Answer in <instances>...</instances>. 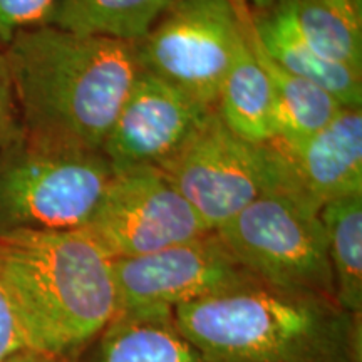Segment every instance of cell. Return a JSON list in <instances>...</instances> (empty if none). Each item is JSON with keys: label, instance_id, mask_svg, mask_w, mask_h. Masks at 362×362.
<instances>
[{"label": "cell", "instance_id": "obj_1", "mask_svg": "<svg viewBox=\"0 0 362 362\" xmlns=\"http://www.w3.org/2000/svg\"><path fill=\"white\" fill-rule=\"evenodd\" d=\"M4 52L22 133L54 146L101 153L139 72L136 44L45 25L19 33Z\"/></svg>", "mask_w": 362, "mask_h": 362}, {"label": "cell", "instance_id": "obj_2", "mask_svg": "<svg viewBox=\"0 0 362 362\" xmlns=\"http://www.w3.org/2000/svg\"><path fill=\"white\" fill-rule=\"evenodd\" d=\"M0 284L47 356L79 357L119 310L112 259L83 228L0 235Z\"/></svg>", "mask_w": 362, "mask_h": 362}, {"label": "cell", "instance_id": "obj_3", "mask_svg": "<svg viewBox=\"0 0 362 362\" xmlns=\"http://www.w3.org/2000/svg\"><path fill=\"white\" fill-rule=\"evenodd\" d=\"M173 317L211 362H362V317L336 298L253 282Z\"/></svg>", "mask_w": 362, "mask_h": 362}, {"label": "cell", "instance_id": "obj_4", "mask_svg": "<svg viewBox=\"0 0 362 362\" xmlns=\"http://www.w3.org/2000/svg\"><path fill=\"white\" fill-rule=\"evenodd\" d=\"M112 175L101 153L54 146L22 133L0 149V235L83 228Z\"/></svg>", "mask_w": 362, "mask_h": 362}, {"label": "cell", "instance_id": "obj_5", "mask_svg": "<svg viewBox=\"0 0 362 362\" xmlns=\"http://www.w3.org/2000/svg\"><path fill=\"white\" fill-rule=\"evenodd\" d=\"M215 232L260 282L336 298L322 221L291 194H262Z\"/></svg>", "mask_w": 362, "mask_h": 362}, {"label": "cell", "instance_id": "obj_6", "mask_svg": "<svg viewBox=\"0 0 362 362\" xmlns=\"http://www.w3.org/2000/svg\"><path fill=\"white\" fill-rule=\"evenodd\" d=\"M161 171L211 232L284 185L270 144L242 139L215 107Z\"/></svg>", "mask_w": 362, "mask_h": 362}, {"label": "cell", "instance_id": "obj_7", "mask_svg": "<svg viewBox=\"0 0 362 362\" xmlns=\"http://www.w3.org/2000/svg\"><path fill=\"white\" fill-rule=\"evenodd\" d=\"M243 37L242 7L228 0H171L136 56L139 69L215 107Z\"/></svg>", "mask_w": 362, "mask_h": 362}, {"label": "cell", "instance_id": "obj_8", "mask_svg": "<svg viewBox=\"0 0 362 362\" xmlns=\"http://www.w3.org/2000/svg\"><path fill=\"white\" fill-rule=\"evenodd\" d=\"M83 230L112 260L146 255L211 232L156 168L112 175Z\"/></svg>", "mask_w": 362, "mask_h": 362}, {"label": "cell", "instance_id": "obj_9", "mask_svg": "<svg viewBox=\"0 0 362 362\" xmlns=\"http://www.w3.org/2000/svg\"><path fill=\"white\" fill-rule=\"evenodd\" d=\"M119 310L168 309L260 282L216 232L129 259L112 260Z\"/></svg>", "mask_w": 362, "mask_h": 362}, {"label": "cell", "instance_id": "obj_10", "mask_svg": "<svg viewBox=\"0 0 362 362\" xmlns=\"http://www.w3.org/2000/svg\"><path fill=\"white\" fill-rule=\"evenodd\" d=\"M214 107L139 69L101 155L112 173L163 166L180 151Z\"/></svg>", "mask_w": 362, "mask_h": 362}, {"label": "cell", "instance_id": "obj_11", "mask_svg": "<svg viewBox=\"0 0 362 362\" xmlns=\"http://www.w3.org/2000/svg\"><path fill=\"white\" fill-rule=\"evenodd\" d=\"M282 171V192L319 214L325 203L362 193V107H342L317 133L269 143Z\"/></svg>", "mask_w": 362, "mask_h": 362}, {"label": "cell", "instance_id": "obj_12", "mask_svg": "<svg viewBox=\"0 0 362 362\" xmlns=\"http://www.w3.org/2000/svg\"><path fill=\"white\" fill-rule=\"evenodd\" d=\"M257 42L272 61L327 90L346 107H362V72L325 57L309 44L280 0L262 12L248 11Z\"/></svg>", "mask_w": 362, "mask_h": 362}, {"label": "cell", "instance_id": "obj_13", "mask_svg": "<svg viewBox=\"0 0 362 362\" xmlns=\"http://www.w3.org/2000/svg\"><path fill=\"white\" fill-rule=\"evenodd\" d=\"M78 362H211L185 336L173 310L117 312Z\"/></svg>", "mask_w": 362, "mask_h": 362}, {"label": "cell", "instance_id": "obj_14", "mask_svg": "<svg viewBox=\"0 0 362 362\" xmlns=\"http://www.w3.org/2000/svg\"><path fill=\"white\" fill-rule=\"evenodd\" d=\"M243 27H245V8ZM226 128L245 141L267 144L277 138V119L270 81L247 35L226 72L215 106Z\"/></svg>", "mask_w": 362, "mask_h": 362}, {"label": "cell", "instance_id": "obj_15", "mask_svg": "<svg viewBox=\"0 0 362 362\" xmlns=\"http://www.w3.org/2000/svg\"><path fill=\"white\" fill-rule=\"evenodd\" d=\"M245 27L253 51L270 81L279 139H300L314 134L346 107L320 86L285 71L267 56L250 30L248 8H245Z\"/></svg>", "mask_w": 362, "mask_h": 362}, {"label": "cell", "instance_id": "obj_16", "mask_svg": "<svg viewBox=\"0 0 362 362\" xmlns=\"http://www.w3.org/2000/svg\"><path fill=\"white\" fill-rule=\"evenodd\" d=\"M171 0H57L51 25L78 35L138 42Z\"/></svg>", "mask_w": 362, "mask_h": 362}, {"label": "cell", "instance_id": "obj_17", "mask_svg": "<svg viewBox=\"0 0 362 362\" xmlns=\"http://www.w3.org/2000/svg\"><path fill=\"white\" fill-rule=\"evenodd\" d=\"M337 304L362 317V193L332 200L319 210Z\"/></svg>", "mask_w": 362, "mask_h": 362}, {"label": "cell", "instance_id": "obj_18", "mask_svg": "<svg viewBox=\"0 0 362 362\" xmlns=\"http://www.w3.org/2000/svg\"><path fill=\"white\" fill-rule=\"evenodd\" d=\"M315 51L362 72V0H280Z\"/></svg>", "mask_w": 362, "mask_h": 362}, {"label": "cell", "instance_id": "obj_19", "mask_svg": "<svg viewBox=\"0 0 362 362\" xmlns=\"http://www.w3.org/2000/svg\"><path fill=\"white\" fill-rule=\"evenodd\" d=\"M57 0H0V45L19 33L51 25Z\"/></svg>", "mask_w": 362, "mask_h": 362}, {"label": "cell", "instance_id": "obj_20", "mask_svg": "<svg viewBox=\"0 0 362 362\" xmlns=\"http://www.w3.org/2000/svg\"><path fill=\"white\" fill-rule=\"evenodd\" d=\"M22 134L19 107L11 79V71L6 59V52L0 45V149L8 146Z\"/></svg>", "mask_w": 362, "mask_h": 362}, {"label": "cell", "instance_id": "obj_21", "mask_svg": "<svg viewBox=\"0 0 362 362\" xmlns=\"http://www.w3.org/2000/svg\"><path fill=\"white\" fill-rule=\"evenodd\" d=\"M24 349L27 347L21 325L17 322L7 292L0 284V362H6L16 352Z\"/></svg>", "mask_w": 362, "mask_h": 362}, {"label": "cell", "instance_id": "obj_22", "mask_svg": "<svg viewBox=\"0 0 362 362\" xmlns=\"http://www.w3.org/2000/svg\"><path fill=\"white\" fill-rule=\"evenodd\" d=\"M78 359L79 357H56L42 354V352L24 349L16 352V354L8 357L6 362H78Z\"/></svg>", "mask_w": 362, "mask_h": 362}, {"label": "cell", "instance_id": "obj_23", "mask_svg": "<svg viewBox=\"0 0 362 362\" xmlns=\"http://www.w3.org/2000/svg\"><path fill=\"white\" fill-rule=\"evenodd\" d=\"M228 2H232L237 7L248 8L250 12H262L267 11L274 4V0H228Z\"/></svg>", "mask_w": 362, "mask_h": 362}]
</instances>
